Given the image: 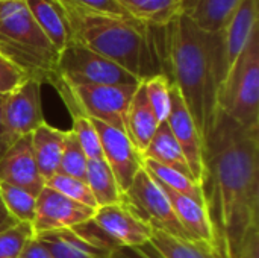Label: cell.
I'll return each instance as SVG.
<instances>
[{
  "instance_id": "cell-1",
  "label": "cell",
  "mask_w": 259,
  "mask_h": 258,
  "mask_svg": "<svg viewBox=\"0 0 259 258\" xmlns=\"http://www.w3.org/2000/svg\"><path fill=\"white\" fill-rule=\"evenodd\" d=\"M200 187L214 248L232 258L247 230L259 225V128H244L217 109L203 140Z\"/></svg>"
},
{
  "instance_id": "cell-2",
  "label": "cell",
  "mask_w": 259,
  "mask_h": 258,
  "mask_svg": "<svg viewBox=\"0 0 259 258\" xmlns=\"http://www.w3.org/2000/svg\"><path fill=\"white\" fill-rule=\"evenodd\" d=\"M170 82L178 88L196 128L206 138L215 113L220 85L228 73L223 33H211L179 12L165 24Z\"/></svg>"
},
{
  "instance_id": "cell-3",
  "label": "cell",
  "mask_w": 259,
  "mask_h": 258,
  "mask_svg": "<svg viewBox=\"0 0 259 258\" xmlns=\"http://www.w3.org/2000/svg\"><path fill=\"white\" fill-rule=\"evenodd\" d=\"M64 9L73 41L115 62L138 81L156 75L170 79L165 26L146 24L134 17L87 12L67 5Z\"/></svg>"
},
{
  "instance_id": "cell-4",
  "label": "cell",
  "mask_w": 259,
  "mask_h": 258,
  "mask_svg": "<svg viewBox=\"0 0 259 258\" xmlns=\"http://www.w3.org/2000/svg\"><path fill=\"white\" fill-rule=\"evenodd\" d=\"M0 55L27 79L50 84L56 81L59 52L32 18L23 0H6L0 11Z\"/></svg>"
},
{
  "instance_id": "cell-5",
  "label": "cell",
  "mask_w": 259,
  "mask_h": 258,
  "mask_svg": "<svg viewBox=\"0 0 259 258\" xmlns=\"http://www.w3.org/2000/svg\"><path fill=\"white\" fill-rule=\"evenodd\" d=\"M217 109L244 128H259V24L220 85Z\"/></svg>"
},
{
  "instance_id": "cell-6",
  "label": "cell",
  "mask_w": 259,
  "mask_h": 258,
  "mask_svg": "<svg viewBox=\"0 0 259 258\" xmlns=\"http://www.w3.org/2000/svg\"><path fill=\"white\" fill-rule=\"evenodd\" d=\"M52 87L62 97L70 114L79 113L124 131V117L138 85H70L56 81Z\"/></svg>"
},
{
  "instance_id": "cell-7",
  "label": "cell",
  "mask_w": 259,
  "mask_h": 258,
  "mask_svg": "<svg viewBox=\"0 0 259 258\" xmlns=\"http://www.w3.org/2000/svg\"><path fill=\"white\" fill-rule=\"evenodd\" d=\"M56 81L70 85H138L141 82L115 62L76 41L59 52Z\"/></svg>"
},
{
  "instance_id": "cell-8",
  "label": "cell",
  "mask_w": 259,
  "mask_h": 258,
  "mask_svg": "<svg viewBox=\"0 0 259 258\" xmlns=\"http://www.w3.org/2000/svg\"><path fill=\"white\" fill-rule=\"evenodd\" d=\"M121 204L150 230H159L179 239H191L178 220L164 190L144 169L137 173L129 189L121 195Z\"/></svg>"
},
{
  "instance_id": "cell-9",
  "label": "cell",
  "mask_w": 259,
  "mask_h": 258,
  "mask_svg": "<svg viewBox=\"0 0 259 258\" xmlns=\"http://www.w3.org/2000/svg\"><path fill=\"white\" fill-rule=\"evenodd\" d=\"M96 208L82 205L56 190L44 186L36 196L35 219L32 222L35 236L77 227L93 219Z\"/></svg>"
},
{
  "instance_id": "cell-10",
  "label": "cell",
  "mask_w": 259,
  "mask_h": 258,
  "mask_svg": "<svg viewBox=\"0 0 259 258\" xmlns=\"http://www.w3.org/2000/svg\"><path fill=\"white\" fill-rule=\"evenodd\" d=\"M93 123L99 134L103 160L109 166L120 192L124 193L143 169V155L134 148L124 131L97 120Z\"/></svg>"
},
{
  "instance_id": "cell-11",
  "label": "cell",
  "mask_w": 259,
  "mask_h": 258,
  "mask_svg": "<svg viewBox=\"0 0 259 258\" xmlns=\"http://www.w3.org/2000/svg\"><path fill=\"white\" fill-rule=\"evenodd\" d=\"M5 123L14 140L30 135L44 123L41 103V84L33 79L23 81L6 94L3 105Z\"/></svg>"
},
{
  "instance_id": "cell-12",
  "label": "cell",
  "mask_w": 259,
  "mask_h": 258,
  "mask_svg": "<svg viewBox=\"0 0 259 258\" xmlns=\"http://www.w3.org/2000/svg\"><path fill=\"white\" fill-rule=\"evenodd\" d=\"M165 122L168 123L170 131L184 154L194 181L200 186L203 175V140L187 105L173 84L170 88V113Z\"/></svg>"
},
{
  "instance_id": "cell-13",
  "label": "cell",
  "mask_w": 259,
  "mask_h": 258,
  "mask_svg": "<svg viewBox=\"0 0 259 258\" xmlns=\"http://www.w3.org/2000/svg\"><path fill=\"white\" fill-rule=\"evenodd\" d=\"M0 182L23 189L35 198L44 189L46 182L35 163L30 135L15 140L0 158Z\"/></svg>"
},
{
  "instance_id": "cell-14",
  "label": "cell",
  "mask_w": 259,
  "mask_h": 258,
  "mask_svg": "<svg viewBox=\"0 0 259 258\" xmlns=\"http://www.w3.org/2000/svg\"><path fill=\"white\" fill-rule=\"evenodd\" d=\"M94 225L115 246H141L150 239V228L132 216L123 204L96 208Z\"/></svg>"
},
{
  "instance_id": "cell-15",
  "label": "cell",
  "mask_w": 259,
  "mask_h": 258,
  "mask_svg": "<svg viewBox=\"0 0 259 258\" xmlns=\"http://www.w3.org/2000/svg\"><path fill=\"white\" fill-rule=\"evenodd\" d=\"M32 18L58 52L73 41L67 12L61 0H23Z\"/></svg>"
},
{
  "instance_id": "cell-16",
  "label": "cell",
  "mask_w": 259,
  "mask_h": 258,
  "mask_svg": "<svg viewBox=\"0 0 259 258\" xmlns=\"http://www.w3.org/2000/svg\"><path fill=\"white\" fill-rule=\"evenodd\" d=\"M158 125L159 123L155 117V113L147 100L144 85L140 82L124 117V132L140 154H143V151L147 148Z\"/></svg>"
},
{
  "instance_id": "cell-17",
  "label": "cell",
  "mask_w": 259,
  "mask_h": 258,
  "mask_svg": "<svg viewBox=\"0 0 259 258\" xmlns=\"http://www.w3.org/2000/svg\"><path fill=\"white\" fill-rule=\"evenodd\" d=\"M158 184L164 190V193L167 195L178 220L181 222L184 230L188 233V236L196 242H200V243H205V245H209V246L214 248L212 228H211V224H209L205 207L194 202L193 199H190V198H187L184 195H179V193L167 189L161 182H158Z\"/></svg>"
},
{
  "instance_id": "cell-18",
  "label": "cell",
  "mask_w": 259,
  "mask_h": 258,
  "mask_svg": "<svg viewBox=\"0 0 259 258\" xmlns=\"http://www.w3.org/2000/svg\"><path fill=\"white\" fill-rule=\"evenodd\" d=\"M259 24L258 0H241L229 23L223 29L228 70L246 47L250 33Z\"/></svg>"
},
{
  "instance_id": "cell-19",
  "label": "cell",
  "mask_w": 259,
  "mask_h": 258,
  "mask_svg": "<svg viewBox=\"0 0 259 258\" xmlns=\"http://www.w3.org/2000/svg\"><path fill=\"white\" fill-rule=\"evenodd\" d=\"M65 137H67V131L53 128L46 122L30 134L35 163L44 182L50 179L53 175H56L58 172Z\"/></svg>"
},
{
  "instance_id": "cell-20",
  "label": "cell",
  "mask_w": 259,
  "mask_h": 258,
  "mask_svg": "<svg viewBox=\"0 0 259 258\" xmlns=\"http://www.w3.org/2000/svg\"><path fill=\"white\" fill-rule=\"evenodd\" d=\"M241 0H182L185 12L200 29L219 33L223 32Z\"/></svg>"
},
{
  "instance_id": "cell-21",
  "label": "cell",
  "mask_w": 259,
  "mask_h": 258,
  "mask_svg": "<svg viewBox=\"0 0 259 258\" xmlns=\"http://www.w3.org/2000/svg\"><path fill=\"white\" fill-rule=\"evenodd\" d=\"M53 258H108L111 251L97 248L77 236L71 228L35 236Z\"/></svg>"
},
{
  "instance_id": "cell-22",
  "label": "cell",
  "mask_w": 259,
  "mask_h": 258,
  "mask_svg": "<svg viewBox=\"0 0 259 258\" xmlns=\"http://www.w3.org/2000/svg\"><path fill=\"white\" fill-rule=\"evenodd\" d=\"M141 155L146 160H152L158 164L175 169V170L193 178V175L188 169V164L184 158V154H182L176 138L173 137L167 122H162L158 125L152 140L149 141L147 148L143 151Z\"/></svg>"
},
{
  "instance_id": "cell-23",
  "label": "cell",
  "mask_w": 259,
  "mask_h": 258,
  "mask_svg": "<svg viewBox=\"0 0 259 258\" xmlns=\"http://www.w3.org/2000/svg\"><path fill=\"white\" fill-rule=\"evenodd\" d=\"M149 242L164 258H222L209 245L170 236L159 230H150Z\"/></svg>"
},
{
  "instance_id": "cell-24",
  "label": "cell",
  "mask_w": 259,
  "mask_h": 258,
  "mask_svg": "<svg viewBox=\"0 0 259 258\" xmlns=\"http://www.w3.org/2000/svg\"><path fill=\"white\" fill-rule=\"evenodd\" d=\"M85 182L88 184L97 208L121 204V192L118 184L106 164L105 160H88L87 161V172H85Z\"/></svg>"
},
{
  "instance_id": "cell-25",
  "label": "cell",
  "mask_w": 259,
  "mask_h": 258,
  "mask_svg": "<svg viewBox=\"0 0 259 258\" xmlns=\"http://www.w3.org/2000/svg\"><path fill=\"white\" fill-rule=\"evenodd\" d=\"M118 2L134 18L152 26H165L182 11V0H118Z\"/></svg>"
},
{
  "instance_id": "cell-26",
  "label": "cell",
  "mask_w": 259,
  "mask_h": 258,
  "mask_svg": "<svg viewBox=\"0 0 259 258\" xmlns=\"http://www.w3.org/2000/svg\"><path fill=\"white\" fill-rule=\"evenodd\" d=\"M143 169L146 170V173L149 176H152L153 179H156L167 189H170L179 195H184L205 207L202 187L191 176H187L175 169L165 167L162 164H158V163H155L152 160H146V158H143Z\"/></svg>"
},
{
  "instance_id": "cell-27",
  "label": "cell",
  "mask_w": 259,
  "mask_h": 258,
  "mask_svg": "<svg viewBox=\"0 0 259 258\" xmlns=\"http://www.w3.org/2000/svg\"><path fill=\"white\" fill-rule=\"evenodd\" d=\"M0 196L8 213L14 217L15 222H33L36 210V198L33 195L27 193L23 189L0 182Z\"/></svg>"
},
{
  "instance_id": "cell-28",
  "label": "cell",
  "mask_w": 259,
  "mask_h": 258,
  "mask_svg": "<svg viewBox=\"0 0 259 258\" xmlns=\"http://www.w3.org/2000/svg\"><path fill=\"white\" fill-rule=\"evenodd\" d=\"M141 82L144 85L147 100L155 113L158 123L165 122L170 113V88H171L170 79L164 75H156Z\"/></svg>"
},
{
  "instance_id": "cell-29",
  "label": "cell",
  "mask_w": 259,
  "mask_h": 258,
  "mask_svg": "<svg viewBox=\"0 0 259 258\" xmlns=\"http://www.w3.org/2000/svg\"><path fill=\"white\" fill-rule=\"evenodd\" d=\"M71 120H73V125L70 131L76 135L87 160H103L99 134L96 131L93 120L79 113L71 114Z\"/></svg>"
},
{
  "instance_id": "cell-30",
  "label": "cell",
  "mask_w": 259,
  "mask_h": 258,
  "mask_svg": "<svg viewBox=\"0 0 259 258\" xmlns=\"http://www.w3.org/2000/svg\"><path fill=\"white\" fill-rule=\"evenodd\" d=\"M87 157L76 138V135L71 131H67L61 161L58 166V172L61 175L79 178L85 181V172H87Z\"/></svg>"
},
{
  "instance_id": "cell-31",
  "label": "cell",
  "mask_w": 259,
  "mask_h": 258,
  "mask_svg": "<svg viewBox=\"0 0 259 258\" xmlns=\"http://www.w3.org/2000/svg\"><path fill=\"white\" fill-rule=\"evenodd\" d=\"M46 186L56 190L58 193L82 204L91 208H97L96 199L88 187V184L83 179L79 178H73V176H67V175H61L56 173L53 175L50 179L46 181Z\"/></svg>"
},
{
  "instance_id": "cell-32",
  "label": "cell",
  "mask_w": 259,
  "mask_h": 258,
  "mask_svg": "<svg viewBox=\"0 0 259 258\" xmlns=\"http://www.w3.org/2000/svg\"><path fill=\"white\" fill-rule=\"evenodd\" d=\"M35 237L32 224H15L0 233V258H18L29 240Z\"/></svg>"
},
{
  "instance_id": "cell-33",
  "label": "cell",
  "mask_w": 259,
  "mask_h": 258,
  "mask_svg": "<svg viewBox=\"0 0 259 258\" xmlns=\"http://www.w3.org/2000/svg\"><path fill=\"white\" fill-rule=\"evenodd\" d=\"M64 5L94 12V14H105V15H114V17H132L118 0H61Z\"/></svg>"
},
{
  "instance_id": "cell-34",
  "label": "cell",
  "mask_w": 259,
  "mask_h": 258,
  "mask_svg": "<svg viewBox=\"0 0 259 258\" xmlns=\"http://www.w3.org/2000/svg\"><path fill=\"white\" fill-rule=\"evenodd\" d=\"M27 78L12 62L0 55V94H8L15 90Z\"/></svg>"
},
{
  "instance_id": "cell-35",
  "label": "cell",
  "mask_w": 259,
  "mask_h": 258,
  "mask_svg": "<svg viewBox=\"0 0 259 258\" xmlns=\"http://www.w3.org/2000/svg\"><path fill=\"white\" fill-rule=\"evenodd\" d=\"M232 258H259V225L247 230Z\"/></svg>"
},
{
  "instance_id": "cell-36",
  "label": "cell",
  "mask_w": 259,
  "mask_h": 258,
  "mask_svg": "<svg viewBox=\"0 0 259 258\" xmlns=\"http://www.w3.org/2000/svg\"><path fill=\"white\" fill-rule=\"evenodd\" d=\"M108 258H164L153 246L150 242L141 245V246H120L114 251Z\"/></svg>"
},
{
  "instance_id": "cell-37",
  "label": "cell",
  "mask_w": 259,
  "mask_h": 258,
  "mask_svg": "<svg viewBox=\"0 0 259 258\" xmlns=\"http://www.w3.org/2000/svg\"><path fill=\"white\" fill-rule=\"evenodd\" d=\"M5 97L6 94H0V158L5 155V152L15 143L14 137L9 134L6 123H5V116H3V105H5Z\"/></svg>"
},
{
  "instance_id": "cell-38",
  "label": "cell",
  "mask_w": 259,
  "mask_h": 258,
  "mask_svg": "<svg viewBox=\"0 0 259 258\" xmlns=\"http://www.w3.org/2000/svg\"><path fill=\"white\" fill-rule=\"evenodd\" d=\"M18 258H53L52 254L44 248V245L33 237L32 240L27 242V245L24 246V249L21 251V254L18 255Z\"/></svg>"
},
{
  "instance_id": "cell-39",
  "label": "cell",
  "mask_w": 259,
  "mask_h": 258,
  "mask_svg": "<svg viewBox=\"0 0 259 258\" xmlns=\"http://www.w3.org/2000/svg\"><path fill=\"white\" fill-rule=\"evenodd\" d=\"M15 224H18V222H15L14 217L8 213V210H6V207H5V204L2 201V196H0V233L11 228V227H14Z\"/></svg>"
},
{
  "instance_id": "cell-40",
  "label": "cell",
  "mask_w": 259,
  "mask_h": 258,
  "mask_svg": "<svg viewBox=\"0 0 259 258\" xmlns=\"http://www.w3.org/2000/svg\"><path fill=\"white\" fill-rule=\"evenodd\" d=\"M6 0H0V11H2V8H3V3H5Z\"/></svg>"
}]
</instances>
